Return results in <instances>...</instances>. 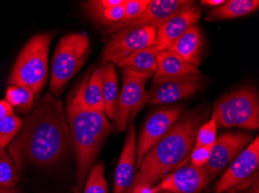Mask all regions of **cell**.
<instances>
[{
	"label": "cell",
	"mask_w": 259,
	"mask_h": 193,
	"mask_svg": "<svg viewBox=\"0 0 259 193\" xmlns=\"http://www.w3.org/2000/svg\"><path fill=\"white\" fill-rule=\"evenodd\" d=\"M72 139L62 101L50 93L37 94L34 109L8 146L19 171L28 165H54L71 150Z\"/></svg>",
	"instance_id": "6da1fadb"
},
{
	"label": "cell",
	"mask_w": 259,
	"mask_h": 193,
	"mask_svg": "<svg viewBox=\"0 0 259 193\" xmlns=\"http://www.w3.org/2000/svg\"><path fill=\"white\" fill-rule=\"evenodd\" d=\"M90 74L91 71H89L70 94L65 109L76 159V183L74 193L83 191L89 174L113 127L107 116L93 111L84 100V91Z\"/></svg>",
	"instance_id": "7a4b0ae2"
},
{
	"label": "cell",
	"mask_w": 259,
	"mask_h": 193,
	"mask_svg": "<svg viewBox=\"0 0 259 193\" xmlns=\"http://www.w3.org/2000/svg\"><path fill=\"white\" fill-rule=\"evenodd\" d=\"M206 113L193 111L175 123L165 136L144 157L137 172L134 188L138 185L154 186L164 175L178 168L190 156L196 133Z\"/></svg>",
	"instance_id": "3957f363"
},
{
	"label": "cell",
	"mask_w": 259,
	"mask_h": 193,
	"mask_svg": "<svg viewBox=\"0 0 259 193\" xmlns=\"http://www.w3.org/2000/svg\"><path fill=\"white\" fill-rule=\"evenodd\" d=\"M51 34L35 35L22 49L7 84L26 87L40 94L49 78V51Z\"/></svg>",
	"instance_id": "277c9868"
},
{
	"label": "cell",
	"mask_w": 259,
	"mask_h": 193,
	"mask_svg": "<svg viewBox=\"0 0 259 193\" xmlns=\"http://www.w3.org/2000/svg\"><path fill=\"white\" fill-rule=\"evenodd\" d=\"M90 52V38L85 33H70L62 37L52 59L50 91L55 97L62 94L68 81L83 67Z\"/></svg>",
	"instance_id": "5b68a950"
},
{
	"label": "cell",
	"mask_w": 259,
	"mask_h": 193,
	"mask_svg": "<svg viewBox=\"0 0 259 193\" xmlns=\"http://www.w3.org/2000/svg\"><path fill=\"white\" fill-rule=\"evenodd\" d=\"M211 118L218 127L258 128L259 101L255 90L243 88L220 98L213 106Z\"/></svg>",
	"instance_id": "8992f818"
},
{
	"label": "cell",
	"mask_w": 259,
	"mask_h": 193,
	"mask_svg": "<svg viewBox=\"0 0 259 193\" xmlns=\"http://www.w3.org/2000/svg\"><path fill=\"white\" fill-rule=\"evenodd\" d=\"M152 75L122 70L123 86L119 94L118 108L113 119L115 132L125 131L126 126L133 122L138 111L148 103L146 84Z\"/></svg>",
	"instance_id": "52a82bcc"
},
{
	"label": "cell",
	"mask_w": 259,
	"mask_h": 193,
	"mask_svg": "<svg viewBox=\"0 0 259 193\" xmlns=\"http://www.w3.org/2000/svg\"><path fill=\"white\" fill-rule=\"evenodd\" d=\"M157 30L151 27H132L122 29L107 42L101 54V63L117 65L134 52L153 46Z\"/></svg>",
	"instance_id": "ba28073f"
},
{
	"label": "cell",
	"mask_w": 259,
	"mask_h": 193,
	"mask_svg": "<svg viewBox=\"0 0 259 193\" xmlns=\"http://www.w3.org/2000/svg\"><path fill=\"white\" fill-rule=\"evenodd\" d=\"M204 86V78L200 75L178 78H154L148 92V105L168 104L180 101L197 93Z\"/></svg>",
	"instance_id": "9c48e42d"
},
{
	"label": "cell",
	"mask_w": 259,
	"mask_h": 193,
	"mask_svg": "<svg viewBox=\"0 0 259 193\" xmlns=\"http://www.w3.org/2000/svg\"><path fill=\"white\" fill-rule=\"evenodd\" d=\"M183 113L180 106L164 108L151 114L141 129L137 142V167L144 157L165 136Z\"/></svg>",
	"instance_id": "30bf717a"
},
{
	"label": "cell",
	"mask_w": 259,
	"mask_h": 193,
	"mask_svg": "<svg viewBox=\"0 0 259 193\" xmlns=\"http://www.w3.org/2000/svg\"><path fill=\"white\" fill-rule=\"evenodd\" d=\"M259 163V139L256 137L234 159L216 186L215 192L223 193L247 183L257 169Z\"/></svg>",
	"instance_id": "8fae6325"
},
{
	"label": "cell",
	"mask_w": 259,
	"mask_h": 193,
	"mask_svg": "<svg viewBox=\"0 0 259 193\" xmlns=\"http://www.w3.org/2000/svg\"><path fill=\"white\" fill-rule=\"evenodd\" d=\"M252 142V136L246 133H226L217 139L209 162L205 165L209 179L221 171Z\"/></svg>",
	"instance_id": "7c38bea8"
},
{
	"label": "cell",
	"mask_w": 259,
	"mask_h": 193,
	"mask_svg": "<svg viewBox=\"0 0 259 193\" xmlns=\"http://www.w3.org/2000/svg\"><path fill=\"white\" fill-rule=\"evenodd\" d=\"M210 182L204 167L186 165L164 177L155 191L172 193H200Z\"/></svg>",
	"instance_id": "4fadbf2b"
},
{
	"label": "cell",
	"mask_w": 259,
	"mask_h": 193,
	"mask_svg": "<svg viewBox=\"0 0 259 193\" xmlns=\"http://www.w3.org/2000/svg\"><path fill=\"white\" fill-rule=\"evenodd\" d=\"M196 4L192 0H150L146 10L138 18L122 26V29L132 27H151L159 29L164 23ZM118 30V31H119Z\"/></svg>",
	"instance_id": "5bb4252c"
},
{
	"label": "cell",
	"mask_w": 259,
	"mask_h": 193,
	"mask_svg": "<svg viewBox=\"0 0 259 193\" xmlns=\"http://www.w3.org/2000/svg\"><path fill=\"white\" fill-rule=\"evenodd\" d=\"M123 150L116 166L113 193H132L136 178L137 139L135 124H128Z\"/></svg>",
	"instance_id": "9a60e30c"
},
{
	"label": "cell",
	"mask_w": 259,
	"mask_h": 193,
	"mask_svg": "<svg viewBox=\"0 0 259 193\" xmlns=\"http://www.w3.org/2000/svg\"><path fill=\"white\" fill-rule=\"evenodd\" d=\"M201 15L202 9L194 5L170 19L157 30L154 45L166 50L188 30L196 26Z\"/></svg>",
	"instance_id": "2e32d148"
},
{
	"label": "cell",
	"mask_w": 259,
	"mask_h": 193,
	"mask_svg": "<svg viewBox=\"0 0 259 193\" xmlns=\"http://www.w3.org/2000/svg\"><path fill=\"white\" fill-rule=\"evenodd\" d=\"M203 38L201 30L194 26L176 40L166 50L180 55L188 63L197 68L201 61Z\"/></svg>",
	"instance_id": "e0dca14e"
},
{
	"label": "cell",
	"mask_w": 259,
	"mask_h": 193,
	"mask_svg": "<svg viewBox=\"0 0 259 193\" xmlns=\"http://www.w3.org/2000/svg\"><path fill=\"white\" fill-rule=\"evenodd\" d=\"M157 66L155 78L201 75L198 68L188 63L180 55L166 50H162L157 56Z\"/></svg>",
	"instance_id": "ac0fdd59"
},
{
	"label": "cell",
	"mask_w": 259,
	"mask_h": 193,
	"mask_svg": "<svg viewBox=\"0 0 259 193\" xmlns=\"http://www.w3.org/2000/svg\"><path fill=\"white\" fill-rule=\"evenodd\" d=\"M164 50L161 46L155 45L142 48L123 58L116 65L122 69L154 75L158 68L157 56Z\"/></svg>",
	"instance_id": "d6986e66"
},
{
	"label": "cell",
	"mask_w": 259,
	"mask_h": 193,
	"mask_svg": "<svg viewBox=\"0 0 259 193\" xmlns=\"http://www.w3.org/2000/svg\"><path fill=\"white\" fill-rule=\"evenodd\" d=\"M258 0H228L208 13L207 21L231 20L248 15L258 10Z\"/></svg>",
	"instance_id": "ffe728a7"
},
{
	"label": "cell",
	"mask_w": 259,
	"mask_h": 193,
	"mask_svg": "<svg viewBox=\"0 0 259 193\" xmlns=\"http://www.w3.org/2000/svg\"><path fill=\"white\" fill-rule=\"evenodd\" d=\"M102 82L104 100L105 114L110 120H113L118 108V81L115 65L107 63L103 65Z\"/></svg>",
	"instance_id": "44dd1931"
},
{
	"label": "cell",
	"mask_w": 259,
	"mask_h": 193,
	"mask_svg": "<svg viewBox=\"0 0 259 193\" xmlns=\"http://www.w3.org/2000/svg\"><path fill=\"white\" fill-rule=\"evenodd\" d=\"M102 74L103 67H100L92 72L84 91V100L87 105L93 111L106 115L103 100Z\"/></svg>",
	"instance_id": "7402d4cb"
},
{
	"label": "cell",
	"mask_w": 259,
	"mask_h": 193,
	"mask_svg": "<svg viewBox=\"0 0 259 193\" xmlns=\"http://www.w3.org/2000/svg\"><path fill=\"white\" fill-rule=\"evenodd\" d=\"M35 93L26 87L10 85L7 89L6 100L20 114H27L33 110Z\"/></svg>",
	"instance_id": "603a6c76"
},
{
	"label": "cell",
	"mask_w": 259,
	"mask_h": 193,
	"mask_svg": "<svg viewBox=\"0 0 259 193\" xmlns=\"http://www.w3.org/2000/svg\"><path fill=\"white\" fill-rule=\"evenodd\" d=\"M21 177L11 155L4 148L0 147V188H15L20 183Z\"/></svg>",
	"instance_id": "cb8c5ba5"
},
{
	"label": "cell",
	"mask_w": 259,
	"mask_h": 193,
	"mask_svg": "<svg viewBox=\"0 0 259 193\" xmlns=\"http://www.w3.org/2000/svg\"><path fill=\"white\" fill-rule=\"evenodd\" d=\"M82 191L83 193H108V185L105 178V165L103 162L93 165Z\"/></svg>",
	"instance_id": "d4e9b609"
},
{
	"label": "cell",
	"mask_w": 259,
	"mask_h": 193,
	"mask_svg": "<svg viewBox=\"0 0 259 193\" xmlns=\"http://www.w3.org/2000/svg\"><path fill=\"white\" fill-rule=\"evenodd\" d=\"M125 4L112 8L90 12L88 14L93 20L110 29L123 21L125 16Z\"/></svg>",
	"instance_id": "484cf974"
},
{
	"label": "cell",
	"mask_w": 259,
	"mask_h": 193,
	"mask_svg": "<svg viewBox=\"0 0 259 193\" xmlns=\"http://www.w3.org/2000/svg\"><path fill=\"white\" fill-rule=\"evenodd\" d=\"M23 125V120L15 114L0 118V147L5 149L15 139Z\"/></svg>",
	"instance_id": "4316f807"
},
{
	"label": "cell",
	"mask_w": 259,
	"mask_h": 193,
	"mask_svg": "<svg viewBox=\"0 0 259 193\" xmlns=\"http://www.w3.org/2000/svg\"><path fill=\"white\" fill-rule=\"evenodd\" d=\"M149 3L150 0H126L124 5L125 16L123 21L118 25L109 29V33H116L122 26L136 20L143 14V12L146 10Z\"/></svg>",
	"instance_id": "83f0119b"
},
{
	"label": "cell",
	"mask_w": 259,
	"mask_h": 193,
	"mask_svg": "<svg viewBox=\"0 0 259 193\" xmlns=\"http://www.w3.org/2000/svg\"><path fill=\"white\" fill-rule=\"evenodd\" d=\"M218 126L213 119L200 126L196 133L194 147L199 146H213L216 142Z\"/></svg>",
	"instance_id": "f1b7e54d"
},
{
	"label": "cell",
	"mask_w": 259,
	"mask_h": 193,
	"mask_svg": "<svg viewBox=\"0 0 259 193\" xmlns=\"http://www.w3.org/2000/svg\"><path fill=\"white\" fill-rule=\"evenodd\" d=\"M213 146H199L193 148L191 154L192 165L197 167H203L210 159Z\"/></svg>",
	"instance_id": "f546056e"
},
{
	"label": "cell",
	"mask_w": 259,
	"mask_h": 193,
	"mask_svg": "<svg viewBox=\"0 0 259 193\" xmlns=\"http://www.w3.org/2000/svg\"><path fill=\"white\" fill-rule=\"evenodd\" d=\"M125 3L126 0H93V1H87L81 4V7L85 10V13L88 14L92 11L105 10V9L123 5Z\"/></svg>",
	"instance_id": "4dcf8cb0"
},
{
	"label": "cell",
	"mask_w": 259,
	"mask_h": 193,
	"mask_svg": "<svg viewBox=\"0 0 259 193\" xmlns=\"http://www.w3.org/2000/svg\"><path fill=\"white\" fill-rule=\"evenodd\" d=\"M14 114V107L10 105L7 100L0 101V118Z\"/></svg>",
	"instance_id": "1f68e13d"
},
{
	"label": "cell",
	"mask_w": 259,
	"mask_h": 193,
	"mask_svg": "<svg viewBox=\"0 0 259 193\" xmlns=\"http://www.w3.org/2000/svg\"><path fill=\"white\" fill-rule=\"evenodd\" d=\"M132 193H159L156 191L154 186H150L148 185H138L133 188Z\"/></svg>",
	"instance_id": "d6a6232c"
},
{
	"label": "cell",
	"mask_w": 259,
	"mask_h": 193,
	"mask_svg": "<svg viewBox=\"0 0 259 193\" xmlns=\"http://www.w3.org/2000/svg\"><path fill=\"white\" fill-rule=\"evenodd\" d=\"M225 2V0H202L200 1V4L203 6H208V7H218L222 5Z\"/></svg>",
	"instance_id": "836d02e7"
},
{
	"label": "cell",
	"mask_w": 259,
	"mask_h": 193,
	"mask_svg": "<svg viewBox=\"0 0 259 193\" xmlns=\"http://www.w3.org/2000/svg\"><path fill=\"white\" fill-rule=\"evenodd\" d=\"M0 193H20L19 188H12V189H5V188H0Z\"/></svg>",
	"instance_id": "e575fe53"
}]
</instances>
